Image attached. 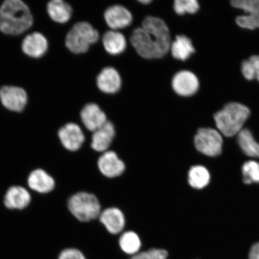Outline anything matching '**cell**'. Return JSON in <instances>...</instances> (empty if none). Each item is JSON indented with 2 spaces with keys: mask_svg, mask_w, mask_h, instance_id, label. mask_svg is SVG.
Returning a JSON list of instances; mask_svg holds the SVG:
<instances>
[{
  "mask_svg": "<svg viewBox=\"0 0 259 259\" xmlns=\"http://www.w3.org/2000/svg\"><path fill=\"white\" fill-rule=\"evenodd\" d=\"M242 174L245 184L259 183V163L254 161L246 162L243 165Z\"/></svg>",
  "mask_w": 259,
  "mask_h": 259,
  "instance_id": "cell-26",
  "label": "cell"
},
{
  "mask_svg": "<svg viewBox=\"0 0 259 259\" xmlns=\"http://www.w3.org/2000/svg\"><path fill=\"white\" fill-rule=\"evenodd\" d=\"M27 183L31 189L42 194L52 192L56 186L54 178L41 169L32 171L28 178Z\"/></svg>",
  "mask_w": 259,
  "mask_h": 259,
  "instance_id": "cell-19",
  "label": "cell"
},
{
  "mask_svg": "<svg viewBox=\"0 0 259 259\" xmlns=\"http://www.w3.org/2000/svg\"><path fill=\"white\" fill-rule=\"evenodd\" d=\"M194 142L197 150L208 156L217 157L222 153L223 138L215 129H199L194 137Z\"/></svg>",
  "mask_w": 259,
  "mask_h": 259,
  "instance_id": "cell-6",
  "label": "cell"
},
{
  "mask_svg": "<svg viewBox=\"0 0 259 259\" xmlns=\"http://www.w3.org/2000/svg\"><path fill=\"white\" fill-rule=\"evenodd\" d=\"M210 175L208 170L202 166H194L190 168L188 174V181L191 187L202 189L209 183Z\"/></svg>",
  "mask_w": 259,
  "mask_h": 259,
  "instance_id": "cell-25",
  "label": "cell"
},
{
  "mask_svg": "<svg viewBox=\"0 0 259 259\" xmlns=\"http://www.w3.org/2000/svg\"><path fill=\"white\" fill-rule=\"evenodd\" d=\"M147 251L154 259H167L169 257V252L163 248H151Z\"/></svg>",
  "mask_w": 259,
  "mask_h": 259,
  "instance_id": "cell-30",
  "label": "cell"
},
{
  "mask_svg": "<svg viewBox=\"0 0 259 259\" xmlns=\"http://www.w3.org/2000/svg\"><path fill=\"white\" fill-rule=\"evenodd\" d=\"M68 208L77 220L89 222L99 218L101 205L93 194L81 192L71 196L68 200Z\"/></svg>",
  "mask_w": 259,
  "mask_h": 259,
  "instance_id": "cell-5",
  "label": "cell"
},
{
  "mask_svg": "<svg viewBox=\"0 0 259 259\" xmlns=\"http://www.w3.org/2000/svg\"><path fill=\"white\" fill-rule=\"evenodd\" d=\"M81 120L90 132H95L108 121L105 113L96 103H89L80 112Z\"/></svg>",
  "mask_w": 259,
  "mask_h": 259,
  "instance_id": "cell-14",
  "label": "cell"
},
{
  "mask_svg": "<svg viewBox=\"0 0 259 259\" xmlns=\"http://www.w3.org/2000/svg\"><path fill=\"white\" fill-rule=\"evenodd\" d=\"M171 86L177 95L183 97L192 96L199 87L197 76L190 71L183 70L176 73L171 81Z\"/></svg>",
  "mask_w": 259,
  "mask_h": 259,
  "instance_id": "cell-11",
  "label": "cell"
},
{
  "mask_svg": "<svg viewBox=\"0 0 259 259\" xmlns=\"http://www.w3.org/2000/svg\"><path fill=\"white\" fill-rule=\"evenodd\" d=\"M131 41L139 56L149 60L164 56L171 45L166 24L161 19L152 16L145 18L141 27L133 32Z\"/></svg>",
  "mask_w": 259,
  "mask_h": 259,
  "instance_id": "cell-1",
  "label": "cell"
},
{
  "mask_svg": "<svg viewBox=\"0 0 259 259\" xmlns=\"http://www.w3.org/2000/svg\"><path fill=\"white\" fill-rule=\"evenodd\" d=\"M58 136L63 147L72 152L79 150L85 141L82 129L73 122L67 123L61 127L58 132Z\"/></svg>",
  "mask_w": 259,
  "mask_h": 259,
  "instance_id": "cell-9",
  "label": "cell"
},
{
  "mask_svg": "<svg viewBox=\"0 0 259 259\" xmlns=\"http://www.w3.org/2000/svg\"><path fill=\"white\" fill-rule=\"evenodd\" d=\"M118 244L122 251L131 256L141 251V238L137 233L134 231L123 232L119 238Z\"/></svg>",
  "mask_w": 259,
  "mask_h": 259,
  "instance_id": "cell-23",
  "label": "cell"
},
{
  "mask_svg": "<svg viewBox=\"0 0 259 259\" xmlns=\"http://www.w3.org/2000/svg\"><path fill=\"white\" fill-rule=\"evenodd\" d=\"M231 3L233 7L242 9L248 15L236 18L239 27L248 30L259 28V0H233Z\"/></svg>",
  "mask_w": 259,
  "mask_h": 259,
  "instance_id": "cell-8",
  "label": "cell"
},
{
  "mask_svg": "<svg viewBox=\"0 0 259 259\" xmlns=\"http://www.w3.org/2000/svg\"><path fill=\"white\" fill-rule=\"evenodd\" d=\"M130 259H154L147 251H140L138 253L132 255Z\"/></svg>",
  "mask_w": 259,
  "mask_h": 259,
  "instance_id": "cell-33",
  "label": "cell"
},
{
  "mask_svg": "<svg viewBox=\"0 0 259 259\" xmlns=\"http://www.w3.org/2000/svg\"><path fill=\"white\" fill-rule=\"evenodd\" d=\"M241 71L243 76L245 79L249 80L255 79L253 67L248 60L243 61L241 65Z\"/></svg>",
  "mask_w": 259,
  "mask_h": 259,
  "instance_id": "cell-29",
  "label": "cell"
},
{
  "mask_svg": "<svg viewBox=\"0 0 259 259\" xmlns=\"http://www.w3.org/2000/svg\"><path fill=\"white\" fill-rule=\"evenodd\" d=\"M115 136L114 125L108 120L102 127L93 132L91 146L94 150L99 153H105L111 147Z\"/></svg>",
  "mask_w": 259,
  "mask_h": 259,
  "instance_id": "cell-16",
  "label": "cell"
},
{
  "mask_svg": "<svg viewBox=\"0 0 259 259\" xmlns=\"http://www.w3.org/2000/svg\"><path fill=\"white\" fill-rule=\"evenodd\" d=\"M170 50L174 58L181 61H186L195 52L192 40L184 35H177L171 43Z\"/></svg>",
  "mask_w": 259,
  "mask_h": 259,
  "instance_id": "cell-22",
  "label": "cell"
},
{
  "mask_svg": "<svg viewBox=\"0 0 259 259\" xmlns=\"http://www.w3.org/2000/svg\"><path fill=\"white\" fill-rule=\"evenodd\" d=\"M49 48L46 37L39 32H33L24 37L22 41V52L29 57L40 58L47 53Z\"/></svg>",
  "mask_w": 259,
  "mask_h": 259,
  "instance_id": "cell-12",
  "label": "cell"
},
{
  "mask_svg": "<svg viewBox=\"0 0 259 259\" xmlns=\"http://www.w3.org/2000/svg\"><path fill=\"white\" fill-rule=\"evenodd\" d=\"M30 193L24 187L12 186L6 192L4 197V203L9 209H24L31 202Z\"/></svg>",
  "mask_w": 259,
  "mask_h": 259,
  "instance_id": "cell-18",
  "label": "cell"
},
{
  "mask_svg": "<svg viewBox=\"0 0 259 259\" xmlns=\"http://www.w3.org/2000/svg\"><path fill=\"white\" fill-rule=\"evenodd\" d=\"M97 166L100 172L109 178L121 176L124 172L125 165L114 151H107L100 155Z\"/></svg>",
  "mask_w": 259,
  "mask_h": 259,
  "instance_id": "cell-10",
  "label": "cell"
},
{
  "mask_svg": "<svg viewBox=\"0 0 259 259\" xmlns=\"http://www.w3.org/2000/svg\"><path fill=\"white\" fill-rule=\"evenodd\" d=\"M58 259H87L85 255L78 249L69 248L60 252Z\"/></svg>",
  "mask_w": 259,
  "mask_h": 259,
  "instance_id": "cell-28",
  "label": "cell"
},
{
  "mask_svg": "<svg viewBox=\"0 0 259 259\" xmlns=\"http://www.w3.org/2000/svg\"><path fill=\"white\" fill-rule=\"evenodd\" d=\"M99 39V32L92 25L87 22H79L68 32L65 45L71 53L80 54L87 53L91 45Z\"/></svg>",
  "mask_w": 259,
  "mask_h": 259,
  "instance_id": "cell-4",
  "label": "cell"
},
{
  "mask_svg": "<svg viewBox=\"0 0 259 259\" xmlns=\"http://www.w3.org/2000/svg\"><path fill=\"white\" fill-rule=\"evenodd\" d=\"M104 17L107 25L114 31L128 27L133 21L131 13L121 5H114L107 9Z\"/></svg>",
  "mask_w": 259,
  "mask_h": 259,
  "instance_id": "cell-13",
  "label": "cell"
},
{
  "mask_svg": "<svg viewBox=\"0 0 259 259\" xmlns=\"http://www.w3.org/2000/svg\"><path fill=\"white\" fill-rule=\"evenodd\" d=\"M248 259H259V242L251 246L249 251Z\"/></svg>",
  "mask_w": 259,
  "mask_h": 259,
  "instance_id": "cell-32",
  "label": "cell"
},
{
  "mask_svg": "<svg viewBox=\"0 0 259 259\" xmlns=\"http://www.w3.org/2000/svg\"><path fill=\"white\" fill-rule=\"evenodd\" d=\"M47 12L50 18L58 24H65L72 17V8L63 0H52L47 5Z\"/></svg>",
  "mask_w": 259,
  "mask_h": 259,
  "instance_id": "cell-20",
  "label": "cell"
},
{
  "mask_svg": "<svg viewBox=\"0 0 259 259\" xmlns=\"http://www.w3.org/2000/svg\"><path fill=\"white\" fill-rule=\"evenodd\" d=\"M99 219L110 234L118 235L124 231L125 216L120 209L115 207L102 210Z\"/></svg>",
  "mask_w": 259,
  "mask_h": 259,
  "instance_id": "cell-15",
  "label": "cell"
},
{
  "mask_svg": "<svg viewBox=\"0 0 259 259\" xmlns=\"http://www.w3.org/2000/svg\"><path fill=\"white\" fill-rule=\"evenodd\" d=\"M238 142L246 155L249 157L259 158V144L255 141L248 129L243 128L239 133Z\"/></svg>",
  "mask_w": 259,
  "mask_h": 259,
  "instance_id": "cell-24",
  "label": "cell"
},
{
  "mask_svg": "<svg viewBox=\"0 0 259 259\" xmlns=\"http://www.w3.org/2000/svg\"><path fill=\"white\" fill-rule=\"evenodd\" d=\"M139 2L142 3V5H147L150 4L152 1L151 0H140Z\"/></svg>",
  "mask_w": 259,
  "mask_h": 259,
  "instance_id": "cell-34",
  "label": "cell"
},
{
  "mask_svg": "<svg viewBox=\"0 0 259 259\" xmlns=\"http://www.w3.org/2000/svg\"><path fill=\"white\" fill-rule=\"evenodd\" d=\"M30 8L21 0H6L0 6V31L10 35H18L33 25Z\"/></svg>",
  "mask_w": 259,
  "mask_h": 259,
  "instance_id": "cell-2",
  "label": "cell"
},
{
  "mask_svg": "<svg viewBox=\"0 0 259 259\" xmlns=\"http://www.w3.org/2000/svg\"><path fill=\"white\" fill-rule=\"evenodd\" d=\"M250 115L248 107L236 102L229 103L214 115L219 131L226 137L238 135Z\"/></svg>",
  "mask_w": 259,
  "mask_h": 259,
  "instance_id": "cell-3",
  "label": "cell"
},
{
  "mask_svg": "<svg viewBox=\"0 0 259 259\" xmlns=\"http://www.w3.org/2000/svg\"><path fill=\"white\" fill-rule=\"evenodd\" d=\"M28 100L27 93L21 87L5 85L0 88V101L10 111L22 112L27 106Z\"/></svg>",
  "mask_w": 259,
  "mask_h": 259,
  "instance_id": "cell-7",
  "label": "cell"
},
{
  "mask_svg": "<svg viewBox=\"0 0 259 259\" xmlns=\"http://www.w3.org/2000/svg\"><path fill=\"white\" fill-rule=\"evenodd\" d=\"M97 85L103 93L115 94L121 89V76L114 68H104L97 76Z\"/></svg>",
  "mask_w": 259,
  "mask_h": 259,
  "instance_id": "cell-17",
  "label": "cell"
},
{
  "mask_svg": "<svg viewBox=\"0 0 259 259\" xmlns=\"http://www.w3.org/2000/svg\"><path fill=\"white\" fill-rule=\"evenodd\" d=\"M102 41L105 50L113 56L123 53L127 46L124 35L117 31H106L103 35Z\"/></svg>",
  "mask_w": 259,
  "mask_h": 259,
  "instance_id": "cell-21",
  "label": "cell"
},
{
  "mask_svg": "<svg viewBox=\"0 0 259 259\" xmlns=\"http://www.w3.org/2000/svg\"><path fill=\"white\" fill-rule=\"evenodd\" d=\"M253 67L255 78L259 82V56H251L248 59Z\"/></svg>",
  "mask_w": 259,
  "mask_h": 259,
  "instance_id": "cell-31",
  "label": "cell"
},
{
  "mask_svg": "<svg viewBox=\"0 0 259 259\" xmlns=\"http://www.w3.org/2000/svg\"><path fill=\"white\" fill-rule=\"evenodd\" d=\"M174 9L178 15L193 14L198 11L199 5L196 0H176Z\"/></svg>",
  "mask_w": 259,
  "mask_h": 259,
  "instance_id": "cell-27",
  "label": "cell"
}]
</instances>
